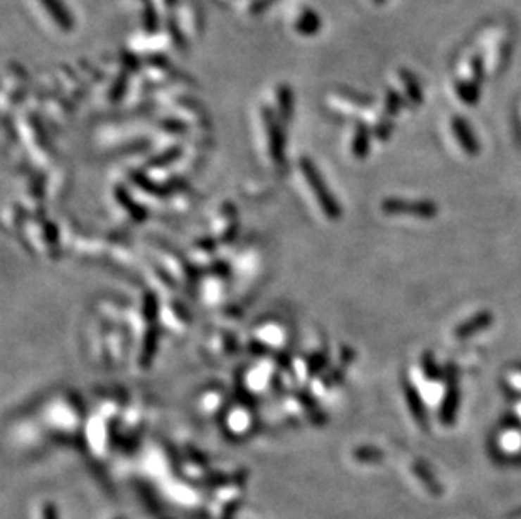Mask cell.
Wrapping results in <instances>:
<instances>
[{
	"label": "cell",
	"instance_id": "3",
	"mask_svg": "<svg viewBox=\"0 0 521 519\" xmlns=\"http://www.w3.org/2000/svg\"><path fill=\"white\" fill-rule=\"evenodd\" d=\"M39 4L63 32H71L75 29V17L63 0H39Z\"/></svg>",
	"mask_w": 521,
	"mask_h": 519
},
{
	"label": "cell",
	"instance_id": "17",
	"mask_svg": "<svg viewBox=\"0 0 521 519\" xmlns=\"http://www.w3.org/2000/svg\"><path fill=\"white\" fill-rule=\"evenodd\" d=\"M39 519H59L56 506L51 503H42L39 506Z\"/></svg>",
	"mask_w": 521,
	"mask_h": 519
},
{
	"label": "cell",
	"instance_id": "12",
	"mask_svg": "<svg viewBox=\"0 0 521 519\" xmlns=\"http://www.w3.org/2000/svg\"><path fill=\"white\" fill-rule=\"evenodd\" d=\"M457 93L465 103L474 105L477 101V95H479L477 93V83H459L457 84Z\"/></svg>",
	"mask_w": 521,
	"mask_h": 519
},
{
	"label": "cell",
	"instance_id": "15",
	"mask_svg": "<svg viewBox=\"0 0 521 519\" xmlns=\"http://www.w3.org/2000/svg\"><path fill=\"white\" fill-rule=\"evenodd\" d=\"M127 84H129V75H127V73H122L117 79H115V83L112 86V100L113 101L120 100V98L123 96V93H125V89H127Z\"/></svg>",
	"mask_w": 521,
	"mask_h": 519
},
{
	"label": "cell",
	"instance_id": "14",
	"mask_svg": "<svg viewBox=\"0 0 521 519\" xmlns=\"http://www.w3.org/2000/svg\"><path fill=\"white\" fill-rule=\"evenodd\" d=\"M401 79H403L405 88H407L410 100L415 101V103H420V101H422V91H420V88H418V84L415 83V79H413L408 73H401Z\"/></svg>",
	"mask_w": 521,
	"mask_h": 519
},
{
	"label": "cell",
	"instance_id": "8",
	"mask_svg": "<svg viewBox=\"0 0 521 519\" xmlns=\"http://www.w3.org/2000/svg\"><path fill=\"white\" fill-rule=\"evenodd\" d=\"M491 324H493V314H491V312H481L479 316L469 319V321H465L464 324H460L459 327H457L456 335H457V338H460V339L471 338V335L481 333V331H484V329H488Z\"/></svg>",
	"mask_w": 521,
	"mask_h": 519
},
{
	"label": "cell",
	"instance_id": "19",
	"mask_svg": "<svg viewBox=\"0 0 521 519\" xmlns=\"http://www.w3.org/2000/svg\"><path fill=\"white\" fill-rule=\"evenodd\" d=\"M400 105H401L400 96L396 95L395 91L388 93V98H387V110H388V113H396V112H398Z\"/></svg>",
	"mask_w": 521,
	"mask_h": 519
},
{
	"label": "cell",
	"instance_id": "2",
	"mask_svg": "<svg viewBox=\"0 0 521 519\" xmlns=\"http://www.w3.org/2000/svg\"><path fill=\"white\" fill-rule=\"evenodd\" d=\"M165 496L172 504L181 506V508H194L201 503L203 499V494L199 491H196V487H193V484L189 482H182V480H168L165 482Z\"/></svg>",
	"mask_w": 521,
	"mask_h": 519
},
{
	"label": "cell",
	"instance_id": "11",
	"mask_svg": "<svg viewBox=\"0 0 521 519\" xmlns=\"http://www.w3.org/2000/svg\"><path fill=\"white\" fill-rule=\"evenodd\" d=\"M277 100H279L280 113L285 115V117H289V115L292 113L294 96H292V89H290L285 83H282L279 89H277Z\"/></svg>",
	"mask_w": 521,
	"mask_h": 519
},
{
	"label": "cell",
	"instance_id": "21",
	"mask_svg": "<svg viewBox=\"0 0 521 519\" xmlns=\"http://www.w3.org/2000/svg\"><path fill=\"white\" fill-rule=\"evenodd\" d=\"M375 2H377V4H379V2H383V0H375Z\"/></svg>",
	"mask_w": 521,
	"mask_h": 519
},
{
	"label": "cell",
	"instance_id": "5",
	"mask_svg": "<svg viewBox=\"0 0 521 519\" xmlns=\"http://www.w3.org/2000/svg\"><path fill=\"white\" fill-rule=\"evenodd\" d=\"M322 29V19L314 8L306 7L299 12V15L294 20V31L302 37L318 36Z\"/></svg>",
	"mask_w": 521,
	"mask_h": 519
},
{
	"label": "cell",
	"instance_id": "16",
	"mask_svg": "<svg viewBox=\"0 0 521 519\" xmlns=\"http://www.w3.org/2000/svg\"><path fill=\"white\" fill-rule=\"evenodd\" d=\"M275 2L277 0H251L249 11L251 15H260V14H263L267 8H270Z\"/></svg>",
	"mask_w": 521,
	"mask_h": 519
},
{
	"label": "cell",
	"instance_id": "20",
	"mask_svg": "<svg viewBox=\"0 0 521 519\" xmlns=\"http://www.w3.org/2000/svg\"><path fill=\"white\" fill-rule=\"evenodd\" d=\"M159 2H161V6H164L168 11H170V8H174L177 6L179 0H159Z\"/></svg>",
	"mask_w": 521,
	"mask_h": 519
},
{
	"label": "cell",
	"instance_id": "13",
	"mask_svg": "<svg viewBox=\"0 0 521 519\" xmlns=\"http://www.w3.org/2000/svg\"><path fill=\"white\" fill-rule=\"evenodd\" d=\"M368 146H370V139H368V130L365 127H360L356 130V140H354V154L358 157L366 155L368 152Z\"/></svg>",
	"mask_w": 521,
	"mask_h": 519
},
{
	"label": "cell",
	"instance_id": "10",
	"mask_svg": "<svg viewBox=\"0 0 521 519\" xmlns=\"http://www.w3.org/2000/svg\"><path fill=\"white\" fill-rule=\"evenodd\" d=\"M142 24L147 34H156L161 27V17L157 12L156 6H153L152 0L144 2V11H142Z\"/></svg>",
	"mask_w": 521,
	"mask_h": 519
},
{
	"label": "cell",
	"instance_id": "9",
	"mask_svg": "<svg viewBox=\"0 0 521 519\" xmlns=\"http://www.w3.org/2000/svg\"><path fill=\"white\" fill-rule=\"evenodd\" d=\"M165 29H168V36H169L170 42H172L177 49H186L187 36H186V32L182 31L177 17L169 14L168 19H165Z\"/></svg>",
	"mask_w": 521,
	"mask_h": 519
},
{
	"label": "cell",
	"instance_id": "22",
	"mask_svg": "<svg viewBox=\"0 0 521 519\" xmlns=\"http://www.w3.org/2000/svg\"><path fill=\"white\" fill-rule=\"evenodd\" d=\"M142 2H147V0H142Z\"/></svg>",
	"mask_w": 521,
	"mask_h": 519
},
{
	"label": "cell",
	"instance_id": "18",
	"mask_svg": "<svg viewBox=\"0 0 521 519\" xmlns=\"http://www.w3.org/2000/svg\"><path fill=\"white\" fill-rule=\"evenodd\" d=\"M424 369H425V374L429 378H437L439 376V369H437V364L434 363V357L427 352V354L424 356Z\"/></svg>",
	"mask_w": 521,
	"mask_h": 519
},
{
	"label": "cell",
	"instance_id": "7",
	"mask_svg": "<svg viewBox=\"0 0 521 519\" xmlns=\"http://www.w3.org/2000/svg\"><path fill=\"white\" fill-rule=\"evenodd\" d=\"M452 130H454L456 137L459 140V143L463 146L464 150L467 152L469 155H477V152H479V143H477L472 130L469 129V125L463 120V118L456 117L454 120H452Z\"/></svg>",
	"mask_w": 521,
	"mask_h": 519
},
{
	"label": "cell",
	"instance_id": "6",
	"mask_svg": "<svg viewBox=\"0 0 521 519\" xmlns=\"http://www.w3.org/2000/svg\"><path fill=\"white\" fill-rule=\"evenodd\" d=\"M304 167H306V176L309 177L310 184H313L314 189L318 191V193H315V194H318V198L321 199V203L324 204L322 207H326V212H327V214L331 216V218H336V216H339V207L336 206V203L332 201L331 196L327 194L326 186H322V181H321V179H319L318 172L314 171L313 164H306Z\"/></svg>",
	"mask_w": 521,
	"mask_h": 519
},
{
	"label": "cell",
	"instance_id": "4",
	"mask_svg": "<svg viewBox=\"0 0 521 519\" xmlns=\"http://www.w3.org/2000/svg\"><path fill=\"white\" fill-rule=\"evenodd\" d=\"M179 24H181L182 31L186 32V36H198L203 27V17H201V11L198 4L194 0H186L179 7Z\"/></svg>",
	"mask_w": 521,
	"mask_h": 519
},
{
	"label": "cell",
	"instance_id": "1",
	"mask_svg": "<svg viewBox=\"0 0 521 519\" xmlns=\"http://www.w3.org/2000/svg\"><path fill=\"white\" fill-rule=\"evenodd\" d=\"M383 210L390 214H413L420 218H434L437 206L430 201H405V199H387Z\"/></svg>",
	"mask_w": 521,
	"mask_h": 519
}]
</instances>
